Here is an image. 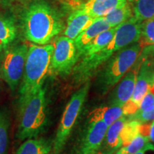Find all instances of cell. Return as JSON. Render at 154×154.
Segmentation results:
<instances>
[{
    "label": "cell",
    "mask_w": 154,
    "mask_h": 154,
    "mask_svg": "<svg viewBox=\"0 0 154 154\" xmlns=\"http://www.w3.org/2000/svg\"><path fill=\"white\" fill-rule=\"evenodd\" d=\"M65 29L60 14L43 0L32 2L22 16L24 37L32 43L45 45Z\"/></svg>",
    "instance_id": "obj_1"
},
{
    "label": "cell",
    "mask_w": 154,
    "mask_h": 154,
    "mask_svg": "<svg viewBox=\"0 0 154 154\" xmlns=\"http://www.w3.org/2000/svg\"><path fill=\"white\" fill-rule=\"evenodd\" d=\"M141 126L142 124H140L138 121L128 119L121 131L123 146L129 143L138 135L140 134Z\"/></svg>",
    "instance_id": "obj_23"
},
{
    "label": "cell",
    "mask_w": 154,
    "mask_h": 154,
    "mask_svg": "<svg viewBox=\"0 0 154 154\" xmlns=\"http://www.w3.org/2000/svg\"><path fill=\"white\" fill-rule=\"evenodd\" d=\"M142 22L134 16L118 26L111 41L101 51L97 52L100 61L104 63L110 59L116 51H118L135 42H137L141 34Z\"/></svg>",
    "instance_id": "obj_7"
},
{
    "label": "cell",
    "mask_w": 154,
    "mask_h": 154,
    "mask_svg": "<svg viewBox=\"0 0 154 154\" xmlns=\"http://www.w3.org/2000/svg\"><path fill=\"white\" fill-rule=\"evenodd\" d=\"M89 116L94 118L103 120L107 126H109L114 121L125 115L123 106H106L94 109Z\"/></svg>",
    "instance_id": "obj_19"
},
{
    "label": "cell",
    "mask_w": 154,
    "mask_h": 154,
    "mask_svg": "<svg viewBox=\"0 0 154 154\" xmlns=\"http://www.w3.org/2000/svg\"><path fill=\"white\" fill-rule=\"evenodd\" d=\"M116 30V27H112L99 34L84 48L81 54L79 59L84 56H89L99 52L102 49H104L112 39Z\"/></svg>",
    "instance_id": "obj_18"
},
{
    "label": "cell",
    "mask_w": 154,
    "mask_h": 154,
    "mask_svg": "<svg viewBox=\"0 0 154 154\" xmlns=\"http://www.w3.org/2000/svg\"><path fill=\"white\" fill-rule=\"evenodd\" d=\"M79 55L74 40L61 36L54 45L49 74L53 76H66L70 74L79 61Z\"/></svg>",
    "instance_id": "obj_8"
},
{
    "label": "cell",
    "mask_w": 154,
    "mask_h": 154,
    "mask_svg": "<svg viewBox=\"0 0 154 154\" xmlns=\"http://www.w3.org/2000/svg\"><path fill=\"white\" fill-rule=\"evenodd\" d=\"M10 116L8 111H0V154H7L9 143Z\"/></svg>",
    "instance_id": "obj_22"
},
{
    "label": "cell",
    "mask_w": 154,
    "mask_h": 154,
    "mask_svg": "<svg viewBox=\"0 0 154 154\" xmlns=\"http://www.w3.org/2000/svg\"><path fill=\"white\" fill-rule=\"evenodd\" d=\"M134 11H133L132 7L129 2H127L121 7L116 9L106 16L104 18L109 23L111 28L116 27L122 23L126 22L131 17L134 16Z\"/></svg>",
    "instance_id": "obj_21"
},
{
    "label": "cell",
    "mask_w": 154,
    "mask_h": 154,
    "mask_svg": "<svg viewBox=\"0 0 154 154\" xmlns=\"http://www.w3.org/2000/svg\"><path fill=\"white\" fill-rule=\"evenodd\" d=\"M134 16L140 22L154 18V0H128Z\"/></svg>",
    "instance_id": "obj_20"
},
{
    "label": "cell",
    "mask_w": 154,
    "mask_h": 154,
    "mask_svg": "<svg viewBox=\"0 0 154 154\" xmlns=\"http://www.w3.org/2000/svg\"><path fill=\"white\" fill-rule=\"evenodd\" d=\"M17 36L14 21L9 17L0 16V51L7 49Z\"/></svg>",
    "instance_id": "obj_17"
},
{
    "label": "cell",
    "mask_w": 154,
    "mask_h": 154,
    "mask_svg": "<svg viewBox=\"0 0 154 154\" xmlns=\"http://www.w3.org/2000/svg\"><path fill=\"white\" fill-rule=\"evenodd\" d=\"M127 118L128 120L138 121L140 124H146L149 121H154V106L145 110H138L133 114L128 116Z\"/></svg>",
    "instance_id": "obj_26"
},
{
    "label": "cell",
    "mask_w": 154,
    "mask_h": 154,
    "mask_svg": "<svg viewBox=\"0 0 154 154\" xmlns=\"http://www.w3.org/2000/svg\"><path fill=\"white\" fill-rule=\"evenodd\" d=\"M107 128L108 126L103 120L89 116L87 126L77 148V154L98 153L104 139Z\"/></svg>",
    "instance_id": "obj_9"
},
{
    "label": "cell",
    "mask_w": 154,
    "mask_h": 154,
    "mask_svg": "<svg viewBox=\"0 0 154 154\" xmlns=\"http://www.w3.org/2000/svg\"><path fill=\"white\" fill-rule=\"evenodd\" d=\"M3 59V51H0V77H1V69H2V62Z\"/></svg>",
    "instance_id": "obj_30"
},
{
    "label": "cell",
    "mask_w": 154,
    "mask_h": 154,
    "mask_svg": "<svg viewBox=\"0 0 154 154\" xmlns=\"http://www.w3.org/2000/svg\"><path fill=\"white\" fill-rule=\"evenodd\" d=\"M153 72H154V64H153Z\"/></svg>",
    "instance_id": "obj_33"
},
{
    "label": "cell",
    "mask_w": 154,
    "mask_h": 154,
    "mask_svg": "<svg viewBox=\"0 0 154 154\" xmlns=\"http://www.w3.org/2000/svg\"><path fill=\"white\" fill-rule=\"evenodd\" d=\"M110 28H111L110 25L104 17H99V18H96L94 19L93 23L74 39L77 51H78L79 58L80 57L81 54H82L84 48L94 38H95L101 32H104V31Z\"/></svg>",
    "instance_id": "obj_14"
},
{
    "label": "cell",
    "mask_w": 154,
    "mask_h": 154,
    "mask_svg": "<svg viewBox=\"0 0 154 154\" xmlns=\"http://www.w3.org/2000/svg\"><path fill=\"white\" fill-rule=\"evenodd\" d=\"M54 49L52 44H32L29 47L24 74L19 86V105L44 86L49 73Z\"/></svg>",
    "instance_id": "obj_2"
},
{
    "label": "cell",
    "mask_w": 154,
    "mask_h": 154,
    "mask_svg": "<svg viewBox=\"0 0 154 154\" xmlns=\"http://www.w3.org/2000/svg\"><path fill=\"white\" fill-rule=\"evenodd\" d=\"M134 154H154V143L149 141Z\"/></svg>",
    "instance_id": "obj_28"
},
{
    "label": "cell",
    "mask_w": 154,
    "mask_h": 154,
    "mask_svg": "<svg viewBox=\"0 0 154 154\" xmlns=\"http://www.w3.org/2000/svg\"><path fill=\"white\" fill-rule=\"evenodd\" d=\"M136 76L137 72L136 70H131L124 75L118 85L111 92L109 98V106L122 107L131 99L134 91Z\"/></svg>",
    "instance_id": "obj_10"
},
{
    "label": "cell",
    "mask_w": 154,
    "mask_h": 154,
    "mask_svg": "<svg viewBox=\"0 0 154 154\" xmlns=\"http://www.w3.org/2000/svg\"><path fill=\"white\" fill-rule=\"evenodd\" d=\"M140 38H142V45H150L154 44V18L144 21L141 25V34Z\"/></svg>",
    "instance_id": "obj_25"
},
{
    "label": "cell",
    "mask_w": 154,
    "mask_h": 154,
    "mask_svg": "<svg viewBox=\"0 0 154 154\" xmlns=\"http://www.w3.org/2000/svg\"><path fill=\"white\" fill-rule=\"evenodd\" d=\"M126 2L127 0H88L80 6V8L94 18H99L106 17Z\"/></svg>",
    "instance_id": "obj_15"
},
{
    "label": "cell",
    "mask_w": 154,
    "mask_h": 154,
    "mask_svg": "<svg viewBox=\"0 0 154 154\" xmlns=\"http://www.w3.org/2000/svg\"><path fill=\"white\" fill-rule=\"evenodd\" d=\"M96 154H103V153H101V152H99H99H98V153H96Z\"/></svg>",
    "instance_id": "obj_31"
},
{
    "label": "cell",
    "mask_w": 154,
    "mask_h": 154,
    "mask_svg": "<svg viewBox=\"0 0 154 154\" xmlns=\"http://www.w3.org/2000/svg\"><path fill=\"white\" fill-rule=\"evenodd\" d=\"M150 140L149 136L139 134L127 145L123 146L114 154H134Z\"/></svg>",
    "instance_id": "obj_24"
},
{
    "label": "cell",
    "mask_w": 154,
    "mask_h": 154,
    "mask_svg": "<svg viewBox=\"0 0 154 154\" xmlns=\"http://www.w3.org/2000/svg\"><path fill=\"white\" fill-rule=\"evenodd\" d=\"M153 85V67L149 61H144L137 72L134 91L131 98V101L139 107L140 101L144 96L150 91Z\"/></svg>",
    "instance_id": "obj_11"
},
{
    "label": "cell",
    "mask_w": 154,
    "mask_h": 154,
    "mask_svg": "<svg viewBox=\"0 0 154 154\" xmlns=\"http://www.w3.org/2000/svg\"><path fill=\"white\" fill-rule=\"evenodd\" d=\"M53 140L44 138L25 140L14 154H49L51 153Z\"/></svg>",
    "instance_id": "obj_16"
},
{
    "label": "cell",
    "mask_w": 154,
    "mask_h": 154,
    "mask_svg": "<svg viewBox=\"0 0 154 154\" xmlns=\"http://www.w3.org/2000/svg\"><path fill=\"white\" fill-rule=\"evenodd\" d=\"M127 121V116H124L108 126L99 152L103 154H114L123 146L121 131Z\"/></svg>",
    "instance_id": "obj_12"
},
{
    "label": "cell",
    "mask_w": 154,
    "mask_h": 154,
    "mask_svg": "<svg viewBox=\"0 0 154 154\" xmlns=\"http://www.w3.org/2000/svg\"><path fill=\"white\" fill-rule=\"evenodd\" d=\"M90 88V82H87L72 94L61 116L58 129L53 140L51 154H61L64 149L67 140L70 136L77 119L85 103Z\"/></svg>",
    "instance_id": "obj_5"
},
{
    "label": "cell",
    "mask_w": 154,
    "mask_h": 154,
    "mask_svg": "<svg viewBox=\"0 0 154 154\" xmlns=\"http://www.w3.org/2000/svg\"><path fill=\"white\" fill-rule=\"evenodd\" d=\"M48 122L47 90L42 87L19 105L17 137L20 140L36 138Z\"/></svg>",
    "instance_id": "obj_3"
},
{
    "label": "cell",
    "mask_w": 154,
    "mask_h": 154,
    "mask_svg": "<svg viewBox=\"0 0 154 154\" xmlns=\"http://www.w3.org/2000/svg\"><path fill=\"white\" fill-rule=\"evenodd\" d=\"M141 46L134 44L121 49L115 57L110 59L107 64L98 75L97 84L103 94H105L128 72L139 57Z\"/></svg>",
    "instance_id": "obj_4"
},
{
    "label": "cell",
    "mask_w": 154,
    "mask_h": 154,
    "mask_svg": "<svg viewBox=\"0 0 154 154\" xmlns=\"http://www.w3.org/2000/svg\"><path fill=\"white\" fill-rule=\"evenodd\" d=\"M149 138L152 143H154V121L150 124L149 127Z\"/></svg>",
    "instance_id": "obj_29"
},
{
    "label": "cell",
    "mask_w": 154,
    "mask_h": 154,
    "mask_svg": "<svg viewBox=\"0 0 154 154\" xmlns=\"http://www.w3.org/2000/svg\"><path fill=\"white\" fill-rule=\"evenodd\" d=\"M153 106H154V94L149 91L140 101L138 110H145Z\"/></svg>",
    "instance_id": "obj_27"
},
{
    "label": "cell",
    "mask_w": 154,
    "mask_h": 154,
    "mask_svg": "<svg viewBox=\"0 0 154 154\" xmlns=\"http://www.w3.org/2000/svg\"><path fill=\"white\" fill-rule=\"evenodd\" d=\"M95 19L82 9H77L69 15L67 19L66 26L63 32V36L74 40L93 23Z\"/></svg>",
    "instance_id": "obj_13"
},
{
    "label": "cell",
    "mask_w": 154,
    "mask_h": 154,
    "mask_svg": "<svg viewBox=\"0 0 154 154\" xmlns=\"http://www.w3.org/2000/svg\"><path fill=\"white\" fill-rule=\"evenodd\" d=\"M6 1H12V0H6Z\"/></svg>",
    "instance_id": "obj_32"
},
{
    "label": "cell",
    "mask_w": 154,
    "mask_h": 154,
    "mask_svg": "<svg viewBox=\"0 0 154 154\" xmlns=\"http://www.w3.org/2000/svg\"><path fill=\"white\" fill-rule=\"evenodd\" d=\"M28 50L26 44H17L9 46L3 54L1 77L12 92L20 85Z\"/></svg>",
    "instance_id": "obj_6"
}]
</instances>
